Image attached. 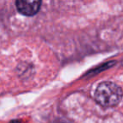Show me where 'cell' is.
<instances>
[{
    "mask_svg": "<svg viewBox=\"0 0 123 123\" xmlns=\"http://www.w3.org/2000/svg\"><path fill=\"white\" fill-rule=\"evenodd\" d=\"M123 92L121 87L112 82H103L98 85L94 93V99L104 107H114L121 100Z\"/></svg>",
    "mask_w": 123,
    "mask_h": 123,
    "instance_id": "obj_1",
    "label": "cell"
},
{
    "mask_svg": "<svg viewBox=\"0 0 123 123\" xmlns=\"http://www.w3.org/2000/svg\"><path fill=\"white\" fill-rule=\"evenodd\" d=\"M122 64H123V62H122Z\"/></svg>",
    "mask_w": 123,
    "mask_h": 123,
    "instance_id": "obj_4",
    "label": "cell"
},
{
    "mask_svg": "<svg viewBox=\"0 0 123 123\" xmlns=\"http://www.w3.org/2000/svg\"><path fill=\"white\" fill-rule=\"evenodd\" d=\"M16 7L20 14L26 16L35 15L39 11L41 5V1H16Z\"/></svg>",
    "mask_w": 123,
    "mask_h": 123,
    "instance_id": "obj_2",
    "label": "cell"
},
{
    "mask_svg": "<svg viewBox=\"0 0 123 123\" xmlns=\"http://www.w3.org/2000/svg\"><path fill=\"white\" fill-rule=\"evenodd\" d=\"M10 123H21V122H19V121H11Z\"/></svg>",
    "mask_w": 123,
    "mask_h": 123,
    "instance_id": "obj_3",
    "label": "cell"
}]
</instances>
